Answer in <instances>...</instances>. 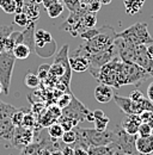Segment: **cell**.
<instances>
[{"label": "cell", "mask_w": 153, "mask_h": 155, "mask_svg": "<svg viewBox=\"0 0 153 155\" xmlns=\"http://www.w3.org/2000/svg\"><path fill=\"white\" fill-rule=\"evenodd\" d=\"M114 96H115L114 90L109 85L98 84L97 87L95 88V98L98 103H102V104L109 103L114 98Z\"/></svg>", "instance_id": "cell-13"}, {"label": "cell", "mask_w": 153, "mask_h": 155, "mask_svg": "<svg viewBox=\"0 0 153 155\" xmlns=\"http://www.w3.org/2000/svg\"><path fill=\"white\" fill-rule=\"evenodd\" d=\"M57 1H60V0H42V5L44 6V8L47 10L49 6H52V5H54V4H56Z\"/></svg>", "instance_id": "cell-44"}, {"label": "cell", "mask_w": 153, "mask_h": 155, "mask_svg": "<svg viewBox=\"0 0 153 155\" xmlns=\"http://www.w3.org/2000/svg\"><path fill=\"white\" fill-rule=\"evenodd\" d=\"M15 4H16V13L17 12H22L23 7H24V0H15Z\"/></svg>", "instance_id": "cell-42"}, {"label": "cell", "mask_w": 153, "mask_h": 155, "mask_svg": "<svg viewBox=\"0 0 153 155\" xmlns=\"http://www.w3.org/2000/svg\"><path fill=\"white\" fill-rule=\"evenodd\" d=\"M49 68H50V66H48V64H42V66H39V68H38V78H39V80L41 79H46V78L48 77V74H49Z\"/></svg>", "instance_id": "cell-39"}, {"label": "cell", "mask_w": 153, "mask_h": 155, "mask_svg": "<svg viewBox=\"0 0 153 155\" xmlns=\"http://www.w3.org/2000/svg\"><path fill=\"white\" fill-rule=\"evenodd\" d=\"M135 149L139 155H152L153 154V135L136 136Z\"/></svg>", "instance_id": "cell-12"}, {"label": "cell", "mask_w": 153, "mask_h": 155, "mask_svg": "<svg viewBox=\"0 0 153 155\" xmlns=\"http://www.w3.org/2000/svg\"><path fill=\"white\" fill-rule=\"evenodd\" d=\"M152 155H153V154H152Z\"/></svg>", "instance_id": "cell-54"}, {"label": "cell", "mask_w": 153, "mask_h": 155, "mask_svg": "<svg viewBox=\"0 0 153 155\" xmlns=\"http://www.w3.org/2000/svg\"><path fill=\"white\" fill-rule=\"evenodd\" d=\"M140 124H141V120L139 115H126L123 120L121 122V127L129 135H138Z\"/></svg>", "instance_id": "cell-14"}, {"label": "cell", "mask_w": 153, "mask_h": 155, "mask_svg": "<svg viewBox=\"0 0 153 155\" xmlns=\"http://www.w3.org/2000/svg\"><path fill=\"white\" fill-rule=\"evenodd\" d=\"M152 135V127L150 124L146 123H141L139 125V130H138V136H148Z\"/></svg>", "instance_id": "cell-37"}, {"label": "cell", "mask_w": 153, "mask_h": 155, "mask_svg": "<svg viewBox=\"0 0 153 155\" xmlns=\"http://www.w3.org/2000/svg\"><path fill=\"white\" fill-rule=\"evenodd\" d=\"M146 94H147V98L151 100L153 103V81L148 85V87H147V92H146Z\"/></svg>", "instance_id": "cell-43"}, {"label": "cell", "mask_w": 153, "mask_h": 155, "mask_svg": "<svg viewBox=\"0 0 153 155\" xmlns=\"http://www.w3.org/2000/svg\"><path fill=\"white\" fill-rule=\"evenodd\" d=\"M2 92V87H1V85H0V93Z\"/></svg>", "instance_id": "cell-51"}, {"label": "cell", "mask_w": 153, "mask_h": 155, "mask_svg": "<svg viewBox=\"0 0 153 155\" xmlns=\"http://www.w3.org/2000/svg\"><path fill=\"white\" fill-rule=\"evenodd\" d=\"M62 4L70 10V12H76L81 7V0H61Z\"/></svg>", "instance_id": "cell-31"}, {"label": "cell", "mask_w": 153, "mask_h": 155, "mask_svg": "<svg viewBox=\"0 0 153 155\" xmlns=\"http://www.w3.org/2000/svg\"><path fill=\"white\" fill-rule=\"evenodd\" d=\"M15 23L18 24L19 26H23V28H25V26H28V25L30 24L28 16H26L23 11L16 13V16H15Z\"/></svg>", "instance_id": "cell-32"}, {"label": "cell", "mask_w": 153, "mask_h": 155, "mask_svg": "<svg viewBox=\"0 0 153 155\" xmlns=\"http://www.w3.org/2000/svg\"><path fill=\"white\" fill-rule=\"evenodd\" d=\"M19 31H13L7 38L5 39L4 43V51H12L15 45L17 44V37H18Z\"/></svg>", "instance_id": "cell-27"}, {"label": "cell", "mask_w": 153, "mask_h": 155, "mask_svg": "<svg viewBox=\"0 0 153 155\" xmlns=\"http://www.w3.org/2000/svg\"><path fill=\"white\" fill-rule=\"evenodd\" d=\"M73 149H74L73 155H89L86 149H83V148H73Z\"/></svg>", "instance_id": "cell-45"}, {"label": "cell", "mask_w": 153, "mask_h": 155, "mask_svg": "<svg viewBox=\"0 0 153 155\" xmlns=\"http://www.w3.org/2000/svg\"><path fill=\"white\" fill-rule=\"evenodd\" d=\"M134 64H138L144 71H146L151 77H153V60L146 51V45H136L134 53Z\"/></svg>", "instance_id": "cell-10"}, {"label": "cell", "mask_w": 153, "mask_h": 155, "mask_svg": "<svg viewBox=\"0 0 153 155\" xmlns=\"http://www.w3.org/2000/svg\"><path fill=\"white\" fill-rule=\"evenodd\" d=\"M0 7L6 13H15L16 12L15 0H0Z\"/></svg>", "instance_id": "cell-30"}, {"label": "cell", "mask_w": 153, "mask_h": 155, "mask_svg": "<svg viewBox=\"0 0 153 155\" xmlns=\"http://www.w3.org/2000/svg\"><path fill=\"white\" fill-rule=\"evenodd\" d=\"M123 4L128 15H136L141 11L145 0H123Z\"/></svg>", "instance_id": "cell-18"}, {"label": "cell", "mask_w": 153, "mask_h": 155, "mask_svg": "<svg viewBox=\"0 0 153 155\" xmlns=\"http://www.w3.org/2000/svg\"><path fill=\"white\" fill-rule=\"evenodd\" d=\"M13 25H1L0 26V54L4 51V43L5 39L7 38L13 32Z\"/></svg>", "instance_id": "cell-26"}, {"label": "cell", "mask_w": 153, "mask_h": 155, "mask_svg": "<svg viewBox=\"0 0 153 155\" xmlns=\"http://www.w3.org/2000/svg\"><path fill=\"white\" fill-rule=\"evenodd\" d=\"M93 116H95V129L96 130H99V131H104L107 130L108 128V124L110 122L109 117L105 116V114L102 111V110H96L93 111Z\"/></svg>", "instance_id": "cell-17"}, {"label": "cell", "mask_w": 153, "mask_h": 155, "mask_svg": "<svg viewBox=\"0 0 153 155\" xmlns=\"http://www.w3.org/2000/svg\"><path fill=\"white\" fill-rule=\"evenodd\" d=\"M146 51H147V55L153 60V43L146 45Z\"/></svg>", "instance_id": "cell-46"}, {"label": "cell", "mask_w": 153, "mask_h": 155, "mask_svg": "<svg viewBox=\"0 0 153 155\" xmlns=\"http://www.w3.org/2000/svg\"><path fill=\"white\" fill-rule=\"evenodd\" d=\"M116 38H117V32L114 30V28L109 25H103L102 28L98 29V32L92 38L85 41L76 50H73V54H79L87 58L92 54H97L114 45Z\"/></svg>", "instance_id": "cell-1"}, {"label": "cell", "mask_w": 153, "mask_h": 155, "mask_svg": "<svg viewBox=\"0 0 153 155\" xmlns=\"http://www.w3.org/2000/svg\"><path fill=\"white\" fill-rule=\"evenodd\" d=\"M34 138H35L34 129L25 128V127H16L15 134H13L12 141H11V146L15 148L22 149L25 146L34 142Z\"/></svg>", "instance_id": "cell-9"}, {"label": "cell", "mask_w": 153, "mask_h": 155, "mask_svg": "<svg viewBox=\"0 0 153 155\" xmlns=\"http://www.w3.org/2000/svg\"><path fill=\"white\" fill-rule=\"evenodd\" d=\"M117 37L132 45H147L153 43L152 36L147 29V24L142 21L135 23L128 29L117 34Z\"/></svg>", "instance_id": "cell-3"}, {"label": "cell", "mask_w": 153, "mask_h": 155, "mask_svg": "<svg viewBox=\"0 0 153 155\" xmlns=\"http://www.w3.org/2000/svg\"><path fill=\"white\" fill-rule=\"evenodd\" d=\"M57 123H59V124L62 127V129H63L65 131L72 130L73 128L78 127V124H79V122H78V120H76V119L70 118V117L62 116V115L57 118Z\"/></svg>", "instance_id": "cell-22"}, {"label": "cell", "mask_w": 153, "mask_h": 155, "mask_svg": "<svg viewBox=\"0 0 153 155\" xmlns=\"http://www.w3.org/2000/svg\"><path fill=\"white\" fill-rule=\"evenodd\" d=\"M68 62H70V67L71 69L76 71V72H85L89 69L90 64H89V60L86 56L79 55V54H71L68 58Z\"/></svg>", "instance_id": "cell-16"}, {"label": "cell", "mask_w": 153, "mask_h": 155, "mask_svg": "<svg viewBox=\"0 0 153 155\" xmlns=\"http://www.w3.org/2000/svg\"><path fill=\"white\" fill-rule=\"evenodd\" d=\"M63 133H65V130L62 129V127L57 122L50 124L48 127V136L53 140H60L63 135Z\"/></svg>", "instance_id": "cell-25"}, {"label": "cell", "mask_w": 153, "mask_h": 155, "mask_svg": "<svg viewBox=\"0 0 153 155\" xmlns=\"http://www.w3.org/2000/svg\"><path fill=\"white\" fill-rule=\"evenodd\" d=\"M152 135H153V128H152Z\"/></svg>", "instance_id": "cell-53"}, {"label": "cell", "mask_w": 153, "mask_h": 155, "mask_svg": "<svg viewBox=\"0 0 153 155\" xmlns=\"http://www.w3.org/2000/svg\"><path fill=\"white\" fill-rule=\"evenodd\" d=\"M97 32H98V29H93V28L86 29V30H84V31L80 34V37L84 39V41H87V39L92 38Z\"/></svg>", "instance_id": "cell-38"}, {"label": "cell", "mask_w": 153, "mask_h": 155, "mask_svg": "<svg viewBox=\"0 0 153 155\" xmlns=\"http://www.w3.org/2000/svg\"><path fill=\"white\" fill-rule=\"evenodd\" d=\"M99 1H100V4H103V5H108V4L111 2V0H99Z\"/></svg>", "instance_id": "cell-49"}, {"label": "cell", "mask_w": 153, "mask_h": 155, "mask_svg": "<svg viewBox=\"0 0 153 155\" xmlns=\"http://www.w3.org/2000/svg\"><path fill=\"white\" fill-rule=\"evenodd\" d=\"M151 77L146 71L134 63L123 62L120 60L117 66V82L118 86L123 85H136L139 86L142 81Z\"/></svg>", "instance_id": "cell-2"}, {"label": "cell", "mask_w": 153, "mask_h": 155, "mask_svg": "<svg viewBox=\"0 0 153 155\" xmlns=\"http://www.w3.org/2000/svg\"><path fill=\"white\" fill-rule=\"evenodd\" d=\"M151 19H152V20H153V15H152V16H151Z\"/></svg>", "instance_id": "cell-52"}, {"label": "cell", "mask_w": 153, "mask_h": 155, "mask_svg": "<svg viewBox=\"0 0 153 155\" xmlns=\"http://www.w3.org/2000/svg\"><path fill=\"white\" fill-rule=\"evenodd\" d=\"M25 112H26V110H19L18 109V110L13 114V116H12V118H11V120H12V123L15 124V127H22Z\"/></svg>", "instance_id": "cell-33"}, {"label": "cell", "mask_w": 153, "mask_h": 155, "mask_svg": "<svg viewBox=\"0 0 153 155\" xmlns=\"http://www.w3.org/2000/svg\"><path fill=\"white\" fill-rule=\"evenodd\" d=\"M16 60L12 51H2L0 54V85L5 94H8Z\"/></svg>", "instance_id": "cell-5"}, {"label": "cell", "mask_w": 153, "mask_h": 155, "mask_svg": "<svg viewBox=\"0 0 153 155\" xmlns=\"http://www.w3.org/2000/svg\"><path fill=\"white\" fill-rule=\"evenodd\" d=\"M61 141H62L66 146H73L76 141V131H74V129L68 130V131H65L62 137H61Z\"/></svg>", "instance_id": "cell-28"}, {"label": "cell", "mask_w": 153, "mask_h": 155, "mask_svg": "<svg viewBox=\"0 0 153 155\" xmlns=\"http://www.w3.org/2000/svg\"><path fill=\"white\" fill-rule=\"evenodd\" d=\"M41 147H42L41 141L31 142L30 144H28V146H25L24 148H22L20 154L19 155H38V152H39Z\"/></svg>", "instance_id": "cell-23"}, {"label": "cell", "mask_w": 153, "mask_h": 155, "mask_svg": "<svg viewBox=\"0 0 153 155\" xmlns=\"http://www.w3.org/2000/svg\"><path fill=\"white\" fill-rule=\"evenodd\" d=\"M114 101L116 103V105L126 114V115H140L142 112L139 103L133 101L129 97H121V96H114Z\"/></svg>", "instance_id": "cell-11"}, {"label": "cell", "mask_w": 153, "mask_h": 155, "mask_svg": "<svg viewBox=\"0 0 153 155\" xmlns=\"http://www.w3.org/2000/svg\"><path fill=\"white\" fill-rule=\"evenodd\" d=\"M63 10H65V5L62 2H60V1H57L56 4H54V5H52V6H49L47 8V13H48L49 18L55 19V18L60 17L62 15Z\"/></svg>", "instance_id": "cell-24"}, {"label": "cell", "mask_w": 153, "mask_h": 155, "mask_svg": "<svg viewBox=\"0 0 153 155\" xmlns=\"http://www.w3.org/2000/svg\"><path fill=\"white\" fill-rule=\"evenodd\" d=\"M22 11L28 16L30 23H36V20L39 17V11H38V7L36 4H32V2L25 4Z\"/></svg>", "instance_id": "cell-19"}, {"label": "cell", "mask_w": 153, "mask_h": 155, "mask_svg": "<svg viewBox=\"0 0 153 155\" xmlns=\"http://www.w3.org/2000/svg\"><path fill=\"white\" fill-rule=\"evenodd\" d=\"M30 2H32V4H36V5H38V4H41V2H42V0H30Z\"/></svg>", "instance_id": "cell-50"}, {"label": "cell", "mask_w": 153, "mask_h": 155, "mask_svg": "<svg viewBox=\"0 0 153 155\" xmlns=\"http://www.w3.org/2000/svg\"><path fill=\"white\" fill-rule=\"evenodd\" d=\"M31 49L24 44V43H17L12 50V54L15 55V58H18V60H25V58H29V55L31 54Z\"/></svg>", "instance_id": "cell-20"}, {"label": "cell", "mask_w": 153, "mask_h": 155, "mask_svg": "<svg viewBox=\"0 0 153 155\" xmlns=\"http://www.w3.org/2000/svg\"><path fill=\"white\" fill-rule=\"evenodd\" d=\"M52 155H62V152L59 150V149H57V150H53V152H52Z\"/></svg>", "instance_id": "cell-48"}, {"label": "cell", "mask_w": 153, "mask_h": 155, "mask_svg": "<svg viewBox=\"0 0 153 155\" xmlns=\"http://www.w3.org/2000/svg\"><path fill=\"white\" fill-rule=\"evenodd\" d=\"M140 120L141 123H146V124H150L153 128V111H142L140 115Z\"/></svg>", "instance_id": "cell-35"}, {"label": "cell", "mask_w": 153, "mask_h": 155, "mask_svg": "<svg viewBox=\"0 0 153 155\" xmlns=\"http://www.w3.org/2000/svg\"><path fill=\"white\" fill-rule=\"evenodd\" d=\"M72 93L70 92V94H63V96H60V99L57 100V106L62 110V109H65L67 105H70V103H71V100H72Z\"/></svg>", "instance_id": "cell-36"}, {"label": "cell", "mask_w": 153, "mask_h": 155, "mask_svg": "<svg viewBox=\"0 0 153 155\" xmlns=\"http://www.w3.org/2000/svg\"><path fill=\"white\" fill-rule=\"evenodd\" d=\"M144 97H145V96H144L140 91H138V90H134V91H132V92L129 93V98H131L133 101H136V103L140 101Z\"/></svg>", "instance_id": "cell-40"}, {"label": "cell", "mask_w": 153, "mask_h": 155, "mask_svg": "<svg viewBox=\"0 0 153 155\" xmlns=\"http://www.w3.org/2000/svg\"><path fill=\"white\" fill-rule=\"evenodd\" d=\"M34 51L41 58H50L56 51V43L50 32L37 29L35 30V47Z\"/></svg>", "instance_id": "cell-4"}, {"label": "cell", "mask_w": 153, "mask_h": 155, "mask_svg": "<svg viewBox=\"0 0 153 155\" xmlns=\"http://www.w3.org/2000/svg\"><path fill=\"white\" fill-rule=\"evenodd\" d=\"M111 131H113V135H114L113 143H115L118 147V149L122 153L128 155H139V153L135 149L136 135H129V134H127L123 130V128L121 127V124L116 125Z\"/></svg>", "instance_id": "cell-6"}, {"label": "cell", "mask_w": 153, "mask_h": 155, "mask_svg": "<svg viewBox=\"0 0 153 155\" xmlns=\"http://www.w3.org/2000/svg\"><path fill=\"white\" fill-rule=\"evenodd\" d=\"M18 109H16L15 106L4 103L2 100H0V120H5V119H11L13 114L17 111Z\"/></svg>", "instance_id": "cell-21"}, {"label": "cell", "mask_w": 153, "mask_h": 155, "mask_svg": "<svg viewBox=\"0 0 153 155\" xmlns=\"http://www.w3.org/2000/svg\"><path fill=\"white\" fill-rule=\"evenodd\" d=\"M15 130H16V127L11 119L0 120V143L5 142L11 144Z\"/></svg>", "instance_id": "cell-15"}, {"label": "cell", "mask_w": 153, "mask_h": 155, "mask_svg": "<svg viewBox=\"0 0 153 155\" xmlns=\"http://www.w3.org/2000/svg\"><path fill=\"white\" fill-rule=\"evenodd\" d=\"M86 120H89V122H92V123H93V120H95L93 111H90V112L87 114V116H86Z\"/></svg>", "instance_id": "cell-47"}, {"label": "cell", "mask_w": 153, "mask_h": 155, "mask_svg": "<svg viewBox=\"0 0 153 155\" xmlns=\"http://www.w3.org/2000/svg\"><path fill=\"white\" fill-rule=\"evenodd\" d=\"M35 124H36V120H35V118L34 116L30 114V112H25V115H24V119H23V124H22V127H25V128H30V129H32L34 127H35Z\"/></svg>", "instance_id": "cell-34"}, {"label": "cell", "mask_w": 153, "mask_h": 155, "mask_svg": "<svg viewBox=\"0 0 153 155\" xmlns=\"http://www.w3.org/2000/svg\"><path fill=\"white\" fill-rule=\"evenodd\" d=\"M25 85L30 88H36L38 85H39V78L38 75L34 74V73H28L25 75V80H24Z\"/></svg>", "instance_id": "cell-29"}, {"label": "cell", "mask_w": 153, "mask_h": 155, "mask_svg": "<svg viewBox=\"0 0 153 155\" xmlns=\"http://www.w3.org/2000/svg\"><path fill=\"white\" fill-rule=\"evenodd\" d=\"M89 112H90V110L81 101H79L74 96L72 98L70 105H67L65 109H62V116L73 118V119L78 120L79 123L86 120V116Z\"/></svg>", "instance_id": "cell-8"}, {"label": "cell", "mask_w": 153, "mask_h": 155, "mask_svg": "<svg viewBox=\"0 0 153 155\" xmlns=\"http://www.w3.org/2000/svg\"><path fill=\"white\" fill-rule=\"evenodd\" d=\"M120 58H114L110 62L104 64L98 69L93 77L99 81V84H105L109 86H113L116 88H120L118 82H117V66L120 62Z\"/></svg>", "instance_id": "cell-7"}, {"label": "cell", "mask_w": 153, "mask_h": 155, "mask_svg": "<svg viewBox=\"0 0 153 155\" xmlns=\"http://www.w3.org/2000/svg\"><path fill=\"white\" fill-rule=\"evenodd\" d=\"M61 152H62V155H73L74 154V149H73L71 146H66V144H65V147L61 149Z\"/></svg>", "instance_id": "cell-41"}]
</instances>
